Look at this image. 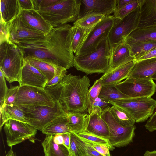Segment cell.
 Instances as JSON below:
<instances>
[{"instance_id": "cell-1", "label": "cell", "mask_w": 156, "mask_h": 156, "mask_svg": "<svg viewBox=\"0 0 156 156\" xmlns=\"http://www.w3.org/2000/svg\"><path fill=\"white\" fill-rule=\"evenodd\" d=\"M72 26L67 24L53 28L44 40L16 45L23 51L24 57L35 58L67 70L73 66L75 58Z\"/></svg>"}, {"instance_id": "cell-2", "label": "cell", "mask_w": 156, "mask_h": 156, "mask_svg": "<svg viewBox=\"0 0 156 156\" xmlns=\"http://www.w3.org/2000/svg\"><path fill=\"white\" fill-rule=\"evenodd\" d=\"M90 83L86 75L66 74L56 85L44 89L68 115L85 114H87L89 107Z\"/></svg>"}, {"instance_id": "cell-3", "label": "cell", "mask_w": 156, "mask_h": 156, "mask_svg": "<svg viewBox=\"0 0 156 156\" xmlns=\"http://www.w3.org/2000/svg\"><path fill=\"white\" fill-rule=\"evenodd\" d=\"M110 53V48L106 38L92 52L82 56H75L73 66L77 70L87 74H104L109 68Z\"/></svg>"}, {"instance_id": "cell-4", "label": "cell", "mask_w": 156, "mask_h": 156, "mask_svg": "<svg viewBox=\"0 0 156 156\" xmlns=\"http://www.w3.org/2000/svg\"><path fill=\"white\" fill-rule=\"evenodd\" d=\"M81 0H60L50 6L37 11L53 28L59 27L79 19Z\"/></svg>"}, {"instance_id": "cell-5", "label": "cell", "mask_w": 156, "mask_h": 156, "mask_svg": "<svg viewBox=\"0 0 156 156\" xmlns=\"http://www.w3.org/2000/svg\"><path fill=\"white\" fill-rule=\"evenodd\" d=\"M24 62L23 52L17 45L9 41L0 43V69L9 82H19Z\"/></svg>"}, {"instance_id": "cell-6", "label": "cell", "mask_w": 156, "mask_h": 156, "mask_svg": "<svg viewBox=\"0 0 156 156\" xmlns=\"http://www.w3.org/2000/svg\"><path fill=\"white\" fill-rule=\"evenodd\" d=\"M108 102L125 110L136 123L147 120L153 115L156 108V100L151 97L129 98L110 101Z\"/></svg>"}, {"instance_id": "cell-7", "label": "cell", "mask_w": 156, "mask_h": 156, "mask_svg": "<svg viewBox=\"0 0 156 156\" xmlns=\"http://www.w3.org/2000/svg\"><path fill=\"white\" fill-rule=\"evenodd\" d=\"M18 106L23 110L28 119V124L37 130L41 131L55 119L68 115L57 101H55L54 105L52 107L29 105Z\"/></svg>"}, {"instance_id": "cell-8", "label": "cell", "mask_w": 156, "mask_h": 156, "mask_svg": "<svg viewBox=\"0 0 156 156\" xmlns=\"http://www.w3.org/2000/svg\"><path fill=\"white\" fill-rule=\"evenodd\" d=\"M103 110L101 117L106 123L109 129L108 140L113 147L126 146L133 141L136 128L135 125L125 127L120 124L115 119L109 110V107Z\"/></svg>"}, {"instance_id": "cell-9", "label": "cell", "mask_w": 156, "mask_h": 156, "mask_svg": "<svg viewBox=\"0 0 156 156\" xmlns=\"http://www.w3.org/2000/svg\"><path fill=\"white\" fill-rule=\"evenodd\" d=\"M140 16L139 6L122 19L115 18L107 38L110 49L124 42L127 37L138 28Z\"/></svg>"}, {"instance_id": "cell-10", "label": "cell", "mask_w": 156, "mask_h": 156, "mask_svg": "<svg viewBox=\"0 0 156 156\" xmlns=\"http://www.w3.org/2000/svg\"><path fill=\"white\" fill-rule=\"evenodd\" d=\"M115 20L114 15L105 16L90 31L82 45L75 56L83 55L94 51L101 41L108 38Z\"/></svg>"}, {"instance_id": "cell-11", "label": "cell", "mask_w": 156, "mask_h": 156, "mask_svg": "<svg viewBox=\"0 0 156 156\" xmlns=\"http://www.w3.org/2000/svg\"><path fill=\"white\" fill-rule=\"evenodd\" d=\"M55 101L44 89L28 85L19 86L15 104L53 107Z\"/></svg>"}, {"instance_id": "cell-12", "label": "cell", "mask_w": 156, "mask_h": 156, "mask_svg": "<svg viewBox=\"0 0 156 156\" xmlns=\"http://www.w3.org/2000/svg\"><path fill=\"white\" fill-rule=\"evenodd\" d=\"M115 87L122 93L130 98L151 97L156 90V84L151 78L127 77Z\"/></svg>"}, {"instance_id": "cell-13", "label": "cell", "mask_w": 156, "mask_h": 156, "mask_svg": "<svg viewBox=\"0 0 156 156\" xmlns=\"http://www.w3.org/2000/svg\"><path fill=\"white\" fill-rule=\"evenodd\" d=\"M6 23L9 41L16 44L35 42L46 38V35L26 25L18 16Z\"/></svg>"}, {"instance_id": "cell-14", "label": "cell", "mask_w": 156, "mask_h": 156, "mask_svg": "<svg viewBox=\"0 0 156 156\" xmlns=\"http://www.w3.org/2000/svg\"><path fill=\"white\" fill-rule=\"evenodd\" d=\"M8 145L12 146L34 137L37 130L30 124L13 119H9L4 124Z\"/></svg>"}, {"instance_id": "cell-15", "label": "cell", "mask_w": 156, "mask_h": 156, "mask_svg": "<svg viewBox=\"0 0 156 156\" xmlns=\"http://www.w3.org/2000/svg\"><path fill=\"white\" fill-rule=\"evenodd\" d=\"M116 5V0H81L78 19L90 14L110 15Z\"/></svg>"}, {"instance_id": "cell-16", "label": "cell", "mask_w": 156, "mask_h": 156, "mask_svg": "<svg viewBox=\"0 0 156 156\" xmlns=\"http://www.w3.org/2000/svg\"><path fill=\"white\" fill-rule=\"evenodd\" d=\"M102 111L99 107H93L91 112L89 114L84 131L108 140L109 129L101 117Z\"/></svg>"}, {"instance_id": "cell-17", "label": "cell", "mask_w": 156, "mask_h": 156, "mask_svg": "<svg viewBox=\"0 0 156 156\" xmlns=\"http://www.w3.org/2000/svg\"><path fill=\"white\" fill-rule=\"evenodd\" d=\"M18 16L26 25L46 35L49 34L53 28L34 9L21 10Z\"/></svg>"}, {"instance_id": "cell-18", "label": "cell", "mask_w": 156, "mask_h": 156, "mask_svg": "<svg viewBox=\"0 0 156 156\" xmlns=\"http://www.w3.org/2000/svg\"><path fill=\"white\" fill-rule=\"evenodd\" d=\"M48 80L39 70L24 59L19 86L28 85L44 89Z\"/></svg>"}, {"instance_id": "cell-19", "label": "cell", "mask_w": 156, "mask_h": 156, "mask_svg": "<svg viewBox=\"0 0 156 156\" xmlns=\"http://www.w3.org/2000/svg\"><path fill=\"white\" fill-rule=\"evenodd\" d=\"M138 28L156 27V0H140Z\"/></svg>"}, {"instance_id": "cell-20", "label": "cell", "mask_w": 156, "mask_h": 156, "mask_svg": "<svg viewBox=\"0 0 156 156\" xmlns=\"http://www.w3.org/2000/svg\"><path fill=\"white\" fill-rule=\"evenodd\" d=\"M136 63L134 60L107 71L101 77L103 85L115 86L126 79Z\"/></svg>"}, {"instance_id": "cell-21", "label": "cell", "mask_w": 156, "mask_h": 156, "mask_svg": "<svg viewBox=\"0 0 156 156\" xmlns=\"http://www.w3.org/2000/svg\"><path fill=\"white\" fill-rule=\"evenodd\" d=\"M156 73V57L136 62L128 77L151 79Z\"/></svg>"}, {"instance_id": "cell-22", "label": "cell", "mask_w": 156, "mask_h": 156, "mask_svg": "<svg viewBox=\"0 0 156 156\" xmlns=\"http://www.w3.org/2000/svg\"><path fill=\"white\" fill-rule=\"evenodd\" d=\"M134 60L135 58L131 56L129 50L124 41L111 49L109 68L108 71Z\"/></svg>"}, {"instance_id": "cell-23", "label": "cell", "mask_w": 156, "mask_h": 156, "mask_svg": "<svg viewBox=\"0 0 156 156\" xmlns=\"http://www.w3.org/2000/svg\"><path fill=\"white\" fill-rule=\"evenodd\" d=\"M24 59L41 72L46 77L48 82L56 75H66L67 70L64 68L53 65L33 57H24Z\"/></svg>"}, {"instance_id": "cell-24", "label": "cell", "mask_w": 156, "mask_h": 156, "mask_svg": "<svg viewBox=\"0 0 156 156\" xmlns=\"http://www.w3.org/2000/svg\"><path fill=\"white\" fill-rule=\"evenodd\" d=\"M0 129L8 120L11 119L29 123V120L23 110L18 106L5 105L0 107Z\"/></svg>"}, {"instance_id": "cell-25", "label": "cell", "mask_w": 156, "mask_h": 156, "mask_svg": "<svg viewBox=\"0 0 156 156\" xmlns=\"http://www.w3.org/2000/svg\"><path fill=\"white\" fill-rule=\"evenodd\" d=\"M69 121L68 115L58 117L47 125L41 131L47 135L71 133L68 125Z\"/></svg>"}, {"instance_id": "cell-26", "label": "cell", "mask_w": 156, "mask_h": 156, "mask_svg": "<svg viewBox=\"0 0 156 156\" xmlns=\"http://www.w3.org/2000/svg\"><path fill=\"white\" fill-rule=\"evenodd\" d=\"M0 19L5 23L13 20L21 9L18 0H0Z\"/></svg>"}, {"instance_id": "cell-27", "label": "cell", "mask_w": 156, "mask_h": 156, "mask_svg": "<svg viewBox=\"0 0 156 156\" xmlns=\"http://www.w3.org/2000/svg\"><path fill=\"white\" fill-rule=\"evenodd\" d=\"M42 145L45 156H72L69 150L63 144L54 143L53 135H47Z\"/></svg>"}, {"instance_id": "cell-28", "label": "cell", "mask_w": 156, "mask_h": 156, "mask_svg": "<svg viewBox=\"0 0 156 156\" xmlns=\"http://www.w3.org/2000/svg\"><path fill=\"white\" fill-rule=\"evenodd\" d=\"M149 41H156V27L137 28L125 41L126 43Z\"/></svg>"}, {"instance_id": "cell-29", "label": "cell", "mask_w": 156, "mask_h": 156, "mask_svg": "<svg viewBox=\"0 0 156 156\" xmlns=\"http://www.w3.org/2000/svg\"><path fill=\"white\" fill-rule=\"evenodd\" d=\"M125 43L129 50L131 56L135 61L156 48V41H154Z\"/></svg>"}, {"instance_id": "cell-30", "label": "cell", "mask_w": 156, "mask_h": 156, "mask_svg": "<svg viewBox=\"0 0 156 156\" xmlns=\"http://www.w3.org/2000/svg\"><path fill=\"white\" fill-rule=\"evenodd\" d=\"M109 110L116 120L121 126L129 127L134 125L135 121L130 115L125 110L118 106L112 105Z\"/></svg>"}, {"instance_id": "cell-31", "label": "cell", "mask_w": 156, "mask_h": 156, "mask_svg": "<svg viewBox=\"0 0 156 156\" xmlns=\"http://www.w3.org/2000/svg\"><path fill=\"white\" fill-rule=\"evenodd\" d=\"M88 116V114L75 113L69 115L68 125L72 132L78 133L84 131Z\"/></svg>"}, {"instance_id": "cell-32", "label": "cell", "mask_w": 156, "mask_h": 156, "mask_svg": "<svg viewBox=\"0 0 156 156\" xmlns=\"http://www.w3.org/2000/svg\"><path fill=\"white\" fill-rule=\"evenodd\" d=\"M101 100L108 102L109 101L129 97L122 93L115 85H103L98 96Z\"/></svg>"}, {"instance_id": "cell-33", "label": "cell", "mask_w": 156, "mask_h": 156, "mask_svg": "<svg viewBox=\"0 0 156 156\" xmlns=\"http://www.w3.org/2000/svg\"><path fill=\"white\" fill-rule=\"evenodd\" d=\"M105 16L99 14H87L78 19L74 23L73 25L87 30H90Z\"/></svg>"}, {"instance_id": "cell-34", "label": "cell", "mask_w": 156, "mask_h": 156, "mask_svg": "<svg viewBox=\"0 0 156 156\" xmlns=\"http://www.w3.org/2000/svg\"><path fill=\"white\" fill-rule=\"evenodd\" d=\"M72 28L73 31L72 46L73 51L75 54L82 45L90 30L73 25Z\"/></svg>"}, {"instance_id": "cell-35", "label": "cell", "mask_w": 156, "mask_h": 156, "mask_svg": "<svg viewBox=\"0 0 156 156\" xmlns=\"http://www.w3.org/2000/svg\"><path fill=\"white\" fill-rule=\"evenodd\" d=\"M75 134L78 137L85 141L96 144L106 145L108 147L110 150H113L115 149V147L110 144L108 139L85 131H83Z\"/></svg>"}, {"instance_id": "cell-36", "label": "cell", "mask_w": 156, "mask_h": 156, "mask_svg": "<svg viewBox=\"0 0 156 156\" xmlns=\"http://www.w3.org/2000/svg\"><path fill=\"white\" fill-rule=\"evenodd\" d=\"M103 85L101 78L97 80L89 90L88 114H90L93 109V105L95 99L98 97Z\"/></svg>"}, {"instance_id": "cell-37", "label": "cell", "mask_w": 156, "mask_h": 156, "mask_svg": "<svg viewBox=\"0 0 156 156\" xmlns=\"http://www.w3.org/2000/svg\"><path fill=\"white\" fill-rule=\"evenodd\" d=\"M74 134L76 142L82 156H104L96 151L88 143L83 140L75 133Z\"/></svg>"}, {"instance_id": "cell-38", "label": "cell", "mask_w": 156, "mask_h": 156, "mask_svg": "<svg viewBox=\"0 0 156 156\" xmlns=\"http://www.w3.org/2000/svg\"><path fill=\"white\" fill-rule=\"evenodd\" d=\"M140 0H133L123 8L116 9L114 12L115 17L122 19L140 6Z\"/></svg>"}, {"instance_id": "cell-39", "label": "cell", "mask_w": 156, "mask_h": 156, "mask_svg": "<svg viewBox=\"0 0 156 156\" xmlns=\"http://www.w3.org/2000/svg\"><path fill=\"white\" fill-rule=\"evenodd\" d=\"M8 89L3 73L0 69V107L5 105V100Z\"/></svg>"}, {"instance_id": "cell-40", "label": "cell", "mask_w": 156, "mask_h": 156, "mask_svg": "<svg viewBox=\"0 0 156 156\" xmlns=\"http://www.w3.org/2000/svg\"><path fill=\"white\" fill-rule=\"evenodd\" d=\"M19 86H13L10 85L8 88L5 98V105H15V101Z\"/></svg>"}, {"instance_id": "cell-41", "label": "cell", "mask_w": 156, "mask_h": 156, "mask_svg": "<svg viewBox=\"0 0 156 156\" xmlns=\"http://www.w3.org/2000/svg\"><path fill=\"white\" fill-rule=\"evenodd\" d=\"M60 0H32L34 9L37 11L41 8H46L56 3Z\"/></svg>"}, {"instance_id": "cell-42", "label": "cell", "mask_w": 156, "mask_h": 156, "mask_svg": "<svg viewBox=\"0 0 156 156\" xmlns=\"http://www.w3.org/2000/svg\"><path fill=\"white\" fill-rule=\"evenodd\" d=\"M70 144L69 151L72 156H82L80 150L77 144L74 133L70 135Z\"/></svg>"}, {"instance_id": "cell-43", "label": "cell", "mask_w": 156, "mask_h": 156, "mask_svg": "<svg viewBox=\"0 0 156 156\" xmlns=\"http://www.w3.org/2000/svg\"><path fill=\"white\" fill-rule=\"evenodd\" d=\"M0 43L9 41V33L7 23L0 20Z\"/></svg>"}, {"instance_id": "cell-44", "label": "cell", "mask_w": 156, "mask_h": 156, "mask_svg": "<svg viewBox=\"0 0 156 156\" xmlns=\"http://www.w3.org/2000/svg\"><path fill=\"white\" fill-rule=\"evenodd\" d=\"M87 143L91 145L96 151L103 156H111L109 151L110 150L108 146L105 145L96 144L89 142Z\"/></svg>"}, {"instance_id": "cell-45", "label": "cell", "mask_w": 156, "mask_h": 156, "mask_svg": "<svg viewBox=\"0 0 156 156\" xmlns=\"http://www.w3.org/2000/svg\"><path fill=\"white\" fill-rule=\"evenodd\" d=\"M145 128L151 132L156 131V113L150 117L144 125Z\"/></svg>"}, {"instance_id": "cell-46", "label": "cell", "mask_w": 156, "mask_h": 156, "mask_svg": "<svg viewBox=\"0 0 156 156\" xmlns=\"http://www.w3.org/2000/svg\"><path fill=\"white\" fill-rule=\"evenodd\" d=\"M21 10L34 9L32 0H18Z\"/></svg>"}, {"instance_id": "cell-47", "label": "cell", "mask_w": 156, "mask_h": 156, "mask_svg": "<svg viewBox=\"0 0 156 156\" xmlns=\"http://www.w3.org/2000/svg\"><path fill=\"white\" fill-rule=\"evenodd\" d=\"M65 75H55L52 79L47 82L45 87H49L56 85L61 81Z\"/></svg>"}, {"instance_id": "cell-48", "label": "cell", "mask_w": 156, "mask_h": 156, "mask_svg": "<svg viewBox=\"0 0 156 156\" xmlns=\"http://www.w3.org/2000/svg\"><path fill=\"white\" fill-rule=\"evenodd\" d=\"M110 105H111L108 102L102 101L98 97L95 99L93 105V107L94 106L98 107L103 110L105 108L109 106Z\"/></svg>"}, {"instance_id": "cell-49", "label": "cell", "mask_w": 156, "mask_h": 156, "mask_svg": "<svg viewBox=\"0 0 156 156\" xmlns=\"http://www.w3.org/2000/svg\"><path fill=\"white\" fill-rule=\"evenodd\" d=\"M155 57H156V48L151 50L144 55L140 57L137 59L136 61L137 62L143 60Z\"/></svg>"}, {"instance_id": "cell-50", "label": "cell", "mask_w": 156, "mask_h": 156, "mask_svg": "<svg viewBox=\"0 0 156 156\" xmlns=\"http://www.w3.org/2000/svg\"><path fill=\"white\" fill-rule=\"evenodd\" d=\"M71 133L62 134L64 138L63 145L69 150L70 144Z\"/></svg>"}, {"instance_id": "cell-51", "label": "cell", "mask_w": 156, "mask_h": 156, "mask_svg": "<svg viewBox=\"0 0 156 156\" xmlns=\"http://www.w3.org/2000/svg\"><path fill=\"white\" fill-rule=\"evenodd\" d=\"M53 140L55 143L58 145L64 144V138L62 134L53 135Z\"/></svg>"}, {"instance_id": "cell-52", "label": "cell", "mask_w": 156, "mask_h": 156, "mask_svg": "<svg viewBox=\"0 0 156 156\" xmlns=\"http://www.w3.org/2000/svg\"><path fill=\"white\" fill-rule=\"evenodd\" d=\"M133 0H116V5L115 10L123 8Z\"/></svg>"}, {"instance_id": "cell-53", "label": "cell", "mask_w": 156, "mask_h": 156, "mask_svg": "<svg viewBox=\"0 0 156 156\" xmlns=\"http://www.w3.org/2000/svg\"><path fill=\"white\" fill-rule=\"evenodd\" d=\"M144 156H156V151H146L144 154Z\"/></svg>"}, {"instance_id": "cell-54", "label": "cell", "mask_w": 156, "mask_h": 156, "mask_svg": "<svg viewBox=\"0 0 156 156\" xmlns=\"http://www.w3.org/2000/svg\"><path fill=\"white\" fill-rule=\"evenodd\" d=\"M5 156H16V153L13 151L12 147H11Z\"/></svg>"}, {"instance_id": "cell-55", "label": "cell", "mask_w": 156, "mask_h": 156, "mask_svg": "<svg viewBox=\"0 0 156 156\" xmlns=\"http://www.w3.org/2000/svg\"><path fill=\"white\" fill-rule=\"evenodd\" d=\"M151 79L153 80H156V73L154 74L152 76Z\"/></svg>"}, {"instance_id": "cell-56", "label": "cell", "mask_w": 156, "mask_h": 156, "mask_svg": "<svg viewBox=\"0 0 156 156\" xmlns=\"http://www.w3.org/2000/svg\"><path fill=\"white\" fill-rule=\"evenodd\" d=\"M155 113H156V112H155Z\"/></svg>"}]
</instances>
